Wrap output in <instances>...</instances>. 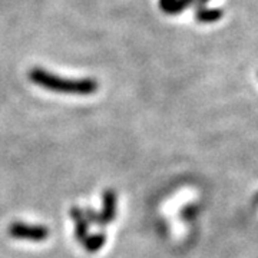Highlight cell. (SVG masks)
<instances>
[{
  "mask_svg": "<svg viewBox=\"0 0 258 258\" xmlns=\"http://www.w3.org/2000/svg\"><path fill=\"white\" fill-rule=\"evenodd\" d=\"M30 82L37 86L52 91L56 93H66V95H79L88 96L98 91L99 83L95 79L85 78V79H66L62 76L50 74L42 68H33L29 72Z\"/></svg>",
  "mask_w": 258,
  "mask_h": 258,
  "instance_id": "cell-1",
  "label": "cell"
},
{
  "mask_svg": "<svg viewBox=\"0 0 258 258\" xmlns=\"http://www.w3.org/2000/svg\"><path fill=\"white\" fill-rule=\"evenodd\" d=\"M10 237L16 240H29L40 242L45 241L49 237V230L43 225H33V224H26V222H13L9 225Z\"/></svg>",
  "mask_w": 258,
  "mask_h": 258,
  "instance_id": "cell-3",
  "label": "cell"
},
{
  "mask_svg": "<svg viewBox=\"0 0 258 258\" xmlns=\"http://www.w3.org/2000/svg\"><path fill=\"white\" fill-rule=\"evenodd\" d=\"M191 0H159V6L168 15H175L189 5Z\"/></svg>",
  "mask_w": 258,
  "mask_h": 258,
  "instance_id": "cell-6",
  "label": "cell"
},
{
  "mask_svg": "<svg viewBox=\"0 0 258 258\" xmlns=\"http://www.w3.org/2000/svg\"><path fill=\"white\" fill-rule=\"evenodd\" d=\"M116 204H118V198H116V192L112 189H106L102 194V211L96 212L92 208H86L83 210L85 217L88 222L96 224L99 227H105L108 224H111L115 217H116Z\"/></svg>",
  "mask_w": 258,
  "mask_h": 258,
  "instance_id": "cell-2",
  "label": "cell"
},
{
  "mask_svg": "<svg viewBox=\"0 0 258 258\" xmlns=\"http://www.w3.org/2000/svg\"><path fill=\"white\" fill-rule=\"evenodd\" d=\"M71 217L75 222V235H76V240L82 244L83 241L89 237V222L85 217V212L81 207H72L71 208Z\"/></svg>",
  "mask_w": 258,
  "mask_h": 258,
  "instance_id": "cell-4",
  "label": "cell"
},
{
  "mask_svg": "<svg viewBox=\"0 0 258 258\" xmlns=\"http://www.w3.org/2000/svg\"><path fill=\"white\" fill-rule=\"evenodd\" d=\"M105 242H106V235L105 234H93V235H89L86 240L83 241L82 245L85 247V249L88 251V252H91V254H95V252H98L99 249L105 245Z\"/></svg>",
  "mask_w": 258,
  "mask_h": 258,
  "instance_id": "cell-5",
  "label": "cell"
}]
</instances>
